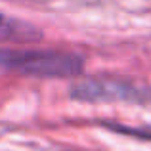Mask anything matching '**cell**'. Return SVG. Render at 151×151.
Returning <instances> with one entry per match:
<instances>
[{"instance_id":"obj_1","label":"cell","mask_w":151,"mask_h":151,"mask_svg":"<svg viewBox=\"0 0 151 151\" xmlns=\"http://www.w3.org/2000/svg\"><path fill=\"white\" fill-rule=\"evenodd\" d=\"M84 59L61 50H0V71L44 78H65L82 73Z\"/></svg>"},{"instance_id":"obj_3","label":"cell","mask_w":151,"mask_h":151,"mask_svg":"<svg viewBox=\"0 0 151 151\" xmlns=\"http://www.w3.org/2000/svg\"><path fill=\"white\" fill-rule=\"evenodd\" d=\"M44 38V33L27 21L0 12V42H38Z\"/></svg>"},{"instance_id":"obj_2","label":"cell","mask_w":151,"mask_h":151,"mask_svg":"<svg viewBox=\"0 0 151 151\" xmlns=\"http://www.w3.org/2000/svg\"><path fill=\"white\" fill-rule=\"evenodd\" d=\"M71 98L81 101H147L151 86H140L124 78L96 77L77 82L71 88Z\"/></svg>"},{"instance_id":"obj_4","label":"cell","mask_w":151,"mask_h":151,"mask_svg":"<svg viewBox=\"0 0 151 151\" xmlns=\"http://www.w3.org/2000/svg\"><path fill=\"white\" fill-rule=\"evenodd\" d=\"M107 128L115 130V132L126 134V136L142 138V140H151V124L145 126H126V124H105Z\"/></svg>"}]
</instances>
